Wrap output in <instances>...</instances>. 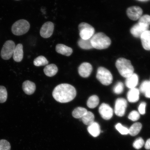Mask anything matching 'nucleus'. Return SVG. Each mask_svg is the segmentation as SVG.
<instances>
[{"mask_svg": "<svg viewBox=\"0 0 150 150\" xmlns=\"http://www.w3.org/2000/svg\"><path fill=\"white\" fill-rule=\"evenodd\" d=\"M7 96L8 94L6 88L3 86H0V103L6 102Z\"/></svg>", "mask_w": 150, "mask_h": 150, "instance_id": "obj_28", "label": "nucleus"}, {"mask_svg": "<svg viewBox=\"0 0 150 150\" xmlns=\"http://www.w3.org/2000/svg\"><path fill=\"white\" fill-rule=\"evenodd\" d=\"M79 35L81 38L83 39H91L94 35V28L90 24L85 22H82L78 26Z\"/></svg>", "mask_w": 150, "mask_h": 150, "instance_id": "obj_6", "label": "nucleus"}, {"mask_svg": "<svg viewBox=\"0 0 150 150\" xmlns=\"http://www.w3.org/2000/svg\"><path fill=\"white\" fill-rule=\"evenodd\" d=\"M93 71V67L91 64L84 62L81 64L78 68V72L81 76L84 78L88 77Z\"/></svg>", "mask_w": 150, "mask_h": 150, "instance_id": "obj_13", "label": "nucleus"}, {"mask_svg": "<svg viewBox=\"0 0 150 150\" xmlns=\"http://www.w3.org/2000/svg\"><path fill=\"white\" fill-rule=\"evenodd\" d=\"M150 89V84L149 81H144L141 84L139 88V91L145 93L146 92Z\"/></svg>", "mask_w": 150, "mask_h": 150, "instance_id": "obj_30", "label": "nucleus"}, {"mask_svg": "<svg viewBox=\"0 0 150 150\" xmlns=\"http://www.w3.org/2000/svg\"><path fill=\"white\" fill-rule=\"evenodd\" d=\"M115 128L122 134L126 135L129 134V129L127 127L123 126L121 123H117L115 125Z\"/></svg>", "mask_w": 150, "mask_h": 150, "instance_id": "obj_32", "label": "nucleus"}, {"mask_svg": "<svg viewBox=\"0 0 150 150\" xmlns=\"http://www.w3.org/2000/svg\"><path fill=\"white\" fill-rule=\"evenodd\" d=\"M137 1H149V0H137Z\"/></svg>", "mask_w": 150, "mask_h": 150, "instance_id": "obj_39", "label": "nucleus"}, {"mask_svg": "<svg viewBox=\"0 0 150 150\" xmlns=\"http://www.w3.org/2000/svg\"><path fill=\"white\" fill-rule=\"evenodd\" d=\"M145 96L147 98H150V89L146 92L145 93Z\"/></svg>", "mask_w": 150, "mask_h": 150, "instance_id": "obj_38", "label": "nucleus"}, {"mask_svg": "<svg viewBox=\"0 0 150 150\" xmlns=\"http://www.w3.org/2000/svg\"><path fill=\"white\" fill-rule=\"evenodd\" d=\"M99 102V97L94 95L89 97L87 101V106L90 108H94L98 105Z\"/></svg>", "mask_w": 150, "mask_h": 150, "instance_id": "obj_26", "label": "nucleus"}, {"mask_svg": "<svg viewBox=\"0 0 150 150\" xmlns=\"http://www.w3.org/2000/svg\"><path fill=\"white\" fill-rule=\"evenodd\" d=\"M44 72L46 76L49 77L53 76L57 74L58 69L57 66L52 64L47 65L44 69Z\"/></svg>", "mask_w": 150, "mask_h": 150, "instance_id": "obj_21", "label": "nucleus"}, {"mask_svg": "<svg viewBox=\"0 0 150 150\" xmlns=\"http://www.w3.org/2000/svg\"><path fill=\"white\" fill-rule=\"evenodd\" d=\"M48 63L46 57L42 56H38L33 61L34 65L37 67L47 65Z\"/></svg>", "mask_w": 150, "mask_h": 150, "instance_id": "obj_27", "label": "nucleus"}, {"mask_svg": "<svg viewBox=\"0 0 150 150\" xmlns=\"http://www.w3.org/2000/svg\"><path fill=\"white\" fill-rule=\"evenodd\" d=\"M30 28V23L27 20H20L13 24L12 31L15 35H21L27 33L29 30Z\"/></svg>", "mask_w": 150, "mask_h": 150, "instance_id": "obj_4", "label": "nucleus"}, {"mask_svg": "<svg viewBox=\"0 0 150 150\" xmlns=\"http://www.w3.org/2000/svg\"><path fill=\"white\" fill-rule=\"evenodd\" d=\"M56 50L58 53L69 56L72 54L73 50L70 47L62 44H58L56 46Z\"/></svg>", "mask_w": 150, "mask_h": 150, "instance_id": "obj_18", "label": "nucleus"}, {"mask_svg": "<svg viewBox=\"0 0 150 150\" xmlns=\"http://www.w3.org/2000/svg\"><path fill=\"white\" fill-rule=\"evenodd\" d=\"M88 111L85 108L78 107L73 110L72 113L73 117L76 119H81L87 113Z\"/></svg>", "mask_w": 150, "mask_h": 150, "instance_id": "obj_25", "label": "nucleus"}, {"mask_svg": "<svg viewBox=\"0 0 150 150\" xmlns=\"http://www.w3.org/2000/svg\"><path fill=\"white\" fill-rule=\"evenodd\" d=\"M142 47L146 50H150V30L146 31L140 37Z\"/></svg>", "mask_w": 150, "mask_h": 150, "instance_id": "obj_19", "label": "nucleus"}, {"mask_svg": "<svg viewBox=\"0 0 150 150\" xmlns=\"http://www.w3.org/2000/svg\"><path fill=\"white\" fill-rule=\"evenodd\" d=\"M143 11L140 7L133 6L129 7L127 11V16L131 20L136 21L142 16Z\"/></svg>", "mask_w": 150, "mask_h": 150, "instance_id": "obj_11", "label": "nucleus"}, {"mask_svg": "<svg viewBox=\"0 0 150 150\" xmlns=\"http://www.w3.org/2000/svg\"><path fill=\"white\" fill-rule=\"evenodd\" d=\"M99 112L101 117L104 120H110L113 116V110L109 105L106 103H103L100 105L99 107Z\"/></svg>", "mask_w": 150, "mask_h": 150, "instance_id": "obj_10", "label": "nucleus"}, {"mask_svg": "<svg viewBox=\"0 0 150 150\" xmlns=\"http://www.w3.org/2000/svg\"><path fill=\"white\" fill-rule=\"evenodd\" d=\"M138 80L137 74L134 73L131 76L126 78L125 81V85L129 89L134 88L138 85Z\"/></svg>", "mask_w": 150, "mask_h": 150, "instance_id": "obj_16", "label": "nucleus"}, {"mask_svg": "<svg viewBox=\"0 0 150 150\" xmlns=\"http://www.w3.org/2000/svg\"><path fill=\"white\" fill-rule=\"evenodd\" d=\"M149 26L140 22L135 24L130 29V33L133 36L139 38L145 32L149 29Z\"/></svg>", "mask_w": 150, "mask_h": 150, "instance_id": "obj_9", "label": "nucleus"}, {"mask_svg": "<svg viewBox=\"0 0 150 150\" xmlns=\"http://www.w3.org/2000/svg\"><path fill=\"white\" fill-rule=\"evenodd\" d=\"M22 89L26 94L31 95L34 93L36 89V86L33 82L27 80L24 81L22 84Z\"/></svg>", "mask_w": 150, "mask_h": 150, "instance_id": "obj_15", "label": "nucleus"}, {"mask_svg": "<svg viewBox=\"0 0 150 150\" xmlns=\"http://www.w3.org/2000/svg\"><path fill=\"white\" fill-rule=\"evenodd\" d=\"M10 143L6 140H0V150H11Z\"/></svg>", "mask_w": 150, "mask_h": 150, "instance_id": "obj_31", "label": "nucleus"}, {"mask_svg": "<svg viewBox=\"0 0 150 150\" xmlns=\"http://www.w3.org/2000/svg\"><path fill=\"white\" fill-rule=\"evenodd\" d=\"M91 42L93 48L101 50L107 48L111 44L109 37L103 33L94 34L91 38Z\"/></svg>", "mask_w": 150, "mask_h": 150, "instance_id": "obj_2", "label": "nucleus"}, {"mask_svg": "<svg viewBox=\"0 0 150 150\" xmlns=\"http://www.w3.org/2000/svg\"><path fill=\"white\" fill-rule=\"evenodd\" d=\"M75 88L70 84L63 83L57 86L52 92L53 98L57 102L67 103L71 102L76 97Z\"/></svg>", "mask_w": 150, "mask_h": 150, "instance_id": "obj_1", "label": "nucleus"}, {"mask_svg": "<svg viewBox=\"0 0 150 150\" xmlns=\"http://www.w3.org/2000/svg\"><path fill=\"white\" fill-rule=\"evenodd\" d=\"M138 20V22L145 24L148 25H150V16L149 15H144L141 17Z\"/></svg>", "mask_w": 150, "mask_h": 150, "instance_id": "obj_35", "label": "nucleus"}, {"mask_svg": "<svg viewBox=\"0 0 150 150\" xmlns=\"http://www.w3.org/2000/svg\"><path fill=\"white\" fill-rule=\"evenodd\" d=\"M78 44L80 48L84 50H90L93 48L91 42V38L83 39L80 38L78 40Z\"/></svg>", "mask_w": 150, "mask_h": 150, "instance_id": "obj_24", "label": "nucleus"}, {"mask_svg": "<svg viewBox=\"0 0 150 150\" xmlns=\"http://www.w3.org/2000/svg\"><path fill=\"white\" fill-rule=\"evenodd\" d=\"M149 82V83H150V80Z\"/></svg>", "mask_w": 150, "mask_h": 150, "instance_id": "obj_40", "label": "nucleus"}, {"mask_svg": "<svg viewBox=\"0 0 150 150\" xmlns=\"http://www.w3.org/2000/svg\"><path fill=\"white\" fill-rule=\"evenodd\" d=\"M95 116L92 112L88 111L83 117L80 119L86 125H89L94 122Z\"/></svg>", "mask_w": 150, "mask_h": 150, "instance_id": "obj_22", "label": "nucleus"}, {"mask_svg": "<svg viewBox=\"0 0 150 150\" xmlns=\"http://www.w3.org/2000/svg\"><path fill=\"white\" fill-rule=\"evenodd\" d=\"M115 65L120 74L124 78H126L134 74V67L129 60L119 58L116 61Z\"/></svg>", "mask_w": 150, "mask_h": 150, "instance_id": "obj_3", "label": "nucleus"}, {"mask_svg": "<svg viewBox=\"0 0 150 150\" xmlns=\"http://www.w3.org/2000/svg\"><path fill=\"white\" fill-rule=\"evenodd\" d=\"M89 133L93 137H97L100 134L101 130L100 125L96 122H93L87 128Z\"/></svg>", "mask_w": 150, "mask_h": 150, "instance_id": "obj_20", "label": "nucleus"}, {"mask_svg": "<svg viewBox=\"0 0 150 150\" xmlns=\"http://www.w3.org/2000/svg\"><path fill=\"white\" fill-rule=\"evenodd\" d=\"M54 28V24L52 22H46L41 28V36L45 38H47L51 37L53 33Z\"/></svg>", "mask_w": 150, "mask_h": 150, "instance_id": "obj_12", "label": "nucleus"}, {"mask_svg": "<svg viewBox=\"0 0 150 150\" xmlns=\"http://www.w3.org/2000/svg\"><path fill=\"white\" fill-rule=\"evenodd\" d=\"M113 91L117 94H120L123 93L124 90V85L121 82H118L113 88Z\"/></svg>", "mask_w": 150, "mask_h": 150, "instance_id": "obj_33", "label": "nucleus"}, {"mask_svg": "<svg viewBox=\"0 0 150 150\" xmlns=\"http://www.w3.org/2000/svg\"><path fill=\"white\" fill-rule=\"evenodd\" d=\"M145 149L147 150H150V138L147 140L145 145Z\"/></svg>", "mask_w": 150, "mask_h": 150, "instance_id": "obj_37", "label": "nucleus"}, {"mask_svg": "<svg viewBox=\"0 0 150 150\" xmlns=\"http://www.w3.org/2000/svg\"><path fill=\"white\" fill-rule=\"evenodd\" d=\"M140 117L139 112L136 110H133L131 112L128 116L129 119L133 121H137L139 119Z\"/></svg>", "mask_w": 150, "mask_h": 150, "instance_id": "obj_34", "label": "nucleus"}, {"mask_svg": "<svg viewBox=\"0 0 150 150\" xmlns=\"http://www.w3.org/2000/svg\"><path fill=\"white\" fill-rule=\"evenodd\" d=\"M13 56L14 61L17 62H20L22 61L23 57V45L21 44L17 45Z\"/></svg>", "mask_w": 150, "mask_h": 150, "instance_id": "obj_14", "label": "nucleus"}, {"mask_svg": "<svg viewBox=\"0 0 150 150\" xmlns=\"http://www.w3.org/2000/svg\"><path fill=\"white\" fill-rule=\"evenodd\" d=\"M16 47L13 41L9 40L6 42L1 50V58L6 60L10 59L13 55Z\"/></svg>", "mask_w": 150, "mask_h": 150, "instance_id": "obj_7", "label": "nucleus"}, {"mask_svg": "<svg viewBox=\"0 0 150 150\" xmlns=\"http://www.w3.org/2000/svg\"><path fill=\"white\" fill-rule=\"evenodd\" d=\"M145 144L144 141L141 137L137 138L133 144V147L137 149H139L143 147Z\"/></svg>", "mask_w": 150, "mask_h": 150, "instance_id": "obj_29", "label": "nucleus"}, {"mask_svg": "<svg viewBox=\"0 0 150 150\" xmlns=\"http://www.w3.org/2000/svg\"><path fill=\"white\" fill-rule=\"evenodd\" d=\"M16 1H19V0H16Z\"/></svg>", "mask_w": 150, "mask_h": 150, "instance_id": "obj_41", "label": "nucleus"}, {"mask_svg": "<svg viewBox=\"0 0 150 150\" xmlns=\"http://www.w3.org/2000/svg\"><path fill=\"white\" fill-rule=\"evenodd\" d=\"M139 90L136 88L130 89L127 93V99L129 102L136 103L139 98Z\"/></svg>", "mask_w": 150, "mask_h": 150, "instance_id": "obj_17", "label": "nucleus"}, {"mask_svg": "<svg viewBox=\"0 0 150 150\" xmlns=\"http://www.w3.org/2000/svg\"><path fill=\"white\" fill-rule=\"evenodd\" d=\"M96 78L103 85L108 86L112 83V76L110 71L104 67H99L97 70Z\"/></svg>", "mask_w": 150, "mask_h": 150, "instance_id": "obj_5", "label": "nucleus"}, {"mask_svg": "<svg viewBox=\"0 0 150 150\" xmlns=\"http://www.w3.org/2000/svg\"><path fill=\"white\" fill-rule=\"evenodd\" d=\"M127 106V101L123 98H119L115 103L114 112L116 115L119 117L125 115Z\"/></svg>", "mask_w": 150, "mask_h": 150, "instance_id": "obj_8", "label": "nucleus"}, {"mask_svg": "<svg viewBox=\"0 0 150 150\" xmlns=\"http://www.w3.org/2000/svg\"><path fill=\"white\" fill-rule=\"evenodd\" d=\"M146 103L145 102H142L140 103L138 107V111L139 114L144 115L145 114Z\"/></svg>", "mask_w": 150, "mask_h": 150, "instance_id": "obj_36", "label": "nucleus"}, {"mask_svg": "<svg viewBox=\"0 0 150 150\" xmlns=\"http://www.w3.org/2000/svg\"><path fill=\"white\" fill-rule=\"evenodd\" d=\"M142 125L139 122H136L131 125L129 129V134L132 136H135L137 135L142 129Z\"/></svg>", "mask_w": 150, "mask_h": 150, "instance_id": "obj_23", "label": "nucleus"}]
</instances>
